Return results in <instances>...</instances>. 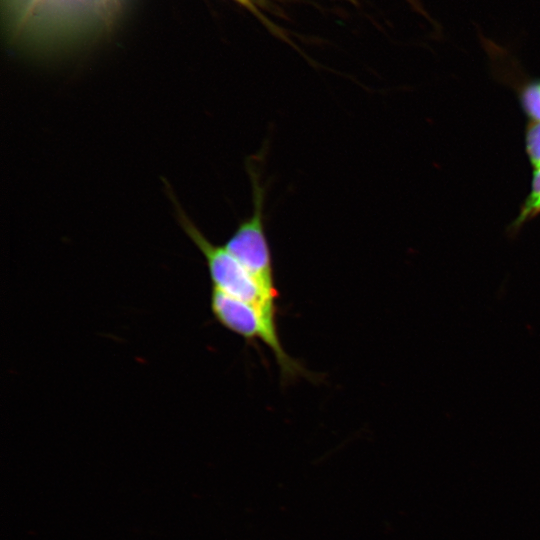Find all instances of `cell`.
<instances>
[{"label":"cell","instance_id":"cell-1","mask_svg":"<svg viewBox=\"0 0 540 540\" xmlns=\"http://www.w3.org/2000/svg\"><path fill=\"white\" fill-rule=\"evenodd\" d=\"M258 164L257 158H250L247 162L251 185V212L239 221L223 246L241 264L264 295L276 302L278 291L264 219L266 188Z\"/></svg>","mask_w":540,"mask_h":540},{"label":"cell","instance_id":"cell-2","mask_svg":"<svg viewBox=\"0 0 540 540\" xmlns=\"http://www.w3.org/2000/svg\"><path fill=\"white\" fill-rule=\"evenodd\" d=\"M165 186L175 208L178 223L206 260L213 288L253 304L268 320L276 323L275 302L264 295L246 270L223 245H215L207 239L185 213L170 185L165 182Z\"/></svg>","mask_w":540,"mask_h":540},{"label":"cell","instance_id":"cell-3","mask_svg":"<svg viewBox=\"0 0 540 540\" xmlns=\"http://www.w3.org/2000/svg\"><path fill=\"white\" fill-rule=\"evenodd\" d=\"M211 311L219 324L247 341L260 340L273 352L285 378L304 374L303 367L284 350L276 323L268 320L253 304L212 287Z\"/></svg>","mask_w":540,"mask_h":540},{"label":"cell","instance_id":"cell-4","mask_svg":"<svg viewBox=\"0 0 540 540\" xmlns=\"http://www.w3.org/2000/svg\"><path fill=\"white\" fill-rule=\"evenodd\" d=\"M540 213V167H537L531 184L530 193L524 202L520 214L513 227L517 228L525 221L535 217Z\"/></svg>","mask_w":540,"mask_h":540},{"label":"cell","instance_id":"cell-5","mask_svg":"<svg viewBox=\"0 0 540 540\" xmlns=\"http://www.w3.org/2000/svg\"><path fill=\"white\" fill-rule=\"evenodd\" d=\"M521 103L534 122L540 121V82L529 83L523 88Z\"/></svg>","mask_w":540,"mask_h":540},{"label":"cell","instance_id":"cell-6","mask_svg":"<svg viewBox=\"0 0 540 540\" xmlns=\"http://www.w3.org/2000/svg\"><path fill=\"white\" fill-rule=\"evenodd\" d=\"M526 149L532 164L540 167V121L531 124L526 134Z\"/></svg>","mask_w":540,"mask_h":540},{"label":"cell","instance_id":"cell-7","mask_svg":"<svg viewBox=\"0 0 540 540\" xmlns=\"http://www.w3.org/2000/svg\"><path fill=\"white\" fill-rule=\"evenodd\" d=\"M235 1L239 2L240 4L250 8L252 10H254V6H253V4H252V2L250 0H235Z\"/></svg>","mask_w":540,"mask_h":540}]
</instances>
